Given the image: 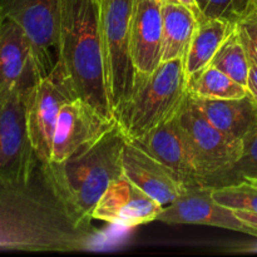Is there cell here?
Wrapping results in <instances>:
<instances>
[{
  "instance_id": "obj_1",
  "label": "cell",
  "mask_w": 257,
  "mask_h": 257,
  "mask_svg": "<svg viewBox=\"0 0 257 257\" xmlns=\"http://www.w3.org/2000/svg\"><path fill=\"white\" fill-rule=\"evenodd\" d=\"M99 240L94 228L73 221L43 162L29 180L0 175V251L80 252Z\"/></svg>"
},
{
  "instance_id": "obj_2",
  "label": "cell",
  "mask_w": 257,
  "mask_h": 257,
  "mask_svg": "<svg viewBox=\"0 0 257 257\" xmlns=\"http://www.w3.org/2000/svg\"><path fill=\"white\" fill-rule=\"evenodd\" d=\"M58 64L50 75L73 98L114 118L103 69L98 0H60Z\"/></svg>"
},
{
  "instance_id": "obj_3",
  "label": "cell",
  "mask_w": 257,
  "mask_h": 257,
  "mask_svg": "<svg viewBox=\"0 0 257 257\" xmlns=\"http://www.w3.org/2000/svg\"><path fill=\"white\" fill-rule=\"evenodd\" d=\"M125 137L114 125L100 140L62 162L45 165L58 197L78 226L93 227V211L113 180L123 175Z\"/></svg>"
},
{
  "instance_id": "obj_4",
  "label": "cell",
  "mask_w": 257,
  "mask_h": 257,
  "mask_svg": "<svg viewBox=\"0 0 257 257\" xmlns=\"http://www.w3.org/2000/svg\"><path fill=\"white\" fill-rule=\"evenodd\" d=\"M188 95L185 58L162 62L151 74H136L132 94L114 118L125 140H138L177 115Z\"/></svg>"
},
{
  "instance_id": "obj_5",
  "label": "cell",
  "mask_w": 257,
  "mask_h": 257,
  "mask_svg": "<svg viewBox=\"0 0 257 257\" xmlns=\"http://www.w3.org/2000/svg\"><path fill=\"white\" fill-rule=\"evenodd\" d=\"M135 0H100L99 35L109 104L115 114L131 97L136 69L131 54V20Z\"/></svg>"
},
{
  "instance_id": "obj_6",
  "label": "cell",
  "mask_w": 257,
  "mask_h": 257,
  "mask_svg": "<svg viewBox=\"0 0 257 257\" xmlns=\"http://www.w3.org/2000/svg\"><path fill=\"white\" fill-rule=\"evenodd\" d=\"M178 118L203 185L212 188L221 186L240 158L242 141L230 137L208 122L190 97Z\"/></svg>"
},
{
  "instance_id": "obj_7",
  "label": "cell",
  "mask_w": 257,
  "mask_h": 257,
  "mask_svg": "<svg viewBox=\"0 0 257 257\" xmlns=\"http://www.w3.org/2000/svg\"><path fill=\"white\" fill-rule=\"evenodd\" d=\"M32 88L0 87V175L29 180L40 165L28 135L27 97Z\"/></svg>"
},
{
  "instance_id": "obj_8",
  "label": "cell",
  "mask_w": 257,
  "mask_h": 257,
  "mask_svg": "<svg viewBox=\"0 0 257 257\" xmlns=\"http://www.w3.org/2000/svg\"><path fill=\"white\" fill-rule=\"evenodd\" d=\"M60 0H0L3 15L17 22L34 48L40 78L48 77L58 64V28Z\"/></svg>"
},
{
  "instance_id": "obj_9",
  "label": "cell",
  "mask_w": 257,
  "mask_h": 257,
  "mask_svg": "<svg viewBox=\"0 0 257 257\" xmlns=\"http://www.w3.org/2000/svg\"><path fill=\"white\" fill-rule=\"evenodd\" d=\"M115 124V118L104 117L84 100H69L59 112L50 162H62L72 157L100 140Z\"/></svg>"
},
{
  "instance_id": "obj_10",
  "label": "cell",
  "mask_w": 257,
  "mask_h": 257,
  "mask_svg": "<svg viewBox=\"0 0 257 257\" xmlns=\"http://www.w3.org/2000/svg\"><path fill=\"white\" fill-rule=\"evenodd\" d=\"M75 99L53 75L42 77L27 97V127L40 162H50L55 125L63 105Z\"/></svg>"
},
{
  "instance_id": "obj_11",
  "label": "cell",
  "mask_w": 257,
  "mask_h": 257,
  "mask_svg": "<svg viewBox=\"0 0 257 257\" xmlns=\"http://www.w3.org/2000/svg\"><path fill=\"white\" fill-rule=\"evenodd\" d=\"M157 221L170 225L211 226L252 236V231L233 210L213 200L212 187L205 185L186 186L180 197L163 207Z\"/></svg>"
},
{
  "instance_id": "obj_12",
  "label": "cell",
  "mask_w": 257,
  "mask_h": 257,
  "mask_svg": "<svg viewBox=\"0 0 257 257\" xmlns=\"http://www.w3.org/2000/svg\"><path fill=\"white\" fill-rule=\"evenodd\" d=\"M163 206L124 175L113 180L98 201L93 220L122 227H137L156 221Z\"/></svg>"
},
{
  "instance_id": "obj_13",
  "label": "cell",
  "mask_w": 257,
  "mask_h": 257,
  "mask_svg": "<svg viewBox=\"0 0 257 257\" xmlns=\"http://www.w3.org/2000/svg\"><path fill=\"white\" fill-rule=\"evenodd\" d=\"M123 175L147 195L165 206L185 191L182 178L168 166L151 156L132 141L125 140L122 150Z\"/></svg>"
},
{
  "instance_id": "obj_14",
  "label": "cell",
  "mask_w": 257,
  "mask_h": 257,
  "mask_svg": "<svg viewBox=\"0 0 257 257\" xmlns=\"http://www.w3.org/2000/svg\"><path fill=\"white\" fill-rule=\"evenodd\" d=\"M132 142L172 168L186 186L203 185L183 135L178 114Z\"/></svg>"
},
{
  "instance_id": "obj_15",
  "label": "cell",
  "mask_w": 257,
  "mask_h": 257,
  "mask_svg": "<svg viewBox=\"0 0 257 257\" xmlns=\"http://www.w3.org/2000/svg\"><path fill=\"white\" fill-rule=\"evenodd\" d=\"M39 78L32 40L17 22L4 17L0 23V87L30 89Z\"/></svg>"
},
{
  "instance_id": "obj_16",
  "label": "cell",
  "mask_w": 257,
  "mask_h": 257,
  "mask_svg": "<svg viewBox=\"0 0 257 257\" xmlns=\"http://www.w3.org/2000/svg\"><path fill=\"white\" fill-rule=\"evenodd\" d=\"M131 54L137 74H151L162 62V3L135 0Z\"/></svg>"
},
{
  "instance_id": "obj_17",
  "label": "cell",
  "mask_w": 257,
  "mask_h": 257,
  "mask_svg": "<svg viewBox=\"0 0 257 257\" xmlns=\"http://www.w3.org/2000/svg\"><path fill=\"white\" fill-rule=\"evenodd\" d=\"M190 97V100L216 128L230 137L243 140L257 124V103L247 94L236 99H202Z\"/></svg>"
},
{
  "instance_id": "obj_18",
  "label": "cell",
  "mask_w": 257,
  "mask_h": 257,
  "mask_svg": "<svg viewBox=\"0 0 257 257\" xmlns=\"http://www.w3.org/2000/svg\"><path fill=\"white\" fill-rule=\"evenodd\" d=\"M235 25L236 23L217 18L198 23L185 55V70L188 79L211 64L218 48Z\"/></svg>"
},
{
  "instance_id": "obj_19",
  "label": "cell",
  "mask_w": 257,
  "mask_h": 257,
  "mask_svg": "<svg viewBox=\"0 0 257 257\" xmlns=\"http://www.w3.org/2000/svg\"><path fill=\"white\" fill-rule=\"evenodd\" d=\"M197 25V18L182 4L162 3V62L185 58Z\"/></svg>"
},
{
  "instance_id": "obj_20",
  "label": "cell",
  "mask_w": 257,
  "mask_h": 257,
  "mask_svg": "<svg viewBox=\"0 0 257 257\" xmlns=\"http://www.w3.org/2000/svg\"><path fill=\"white\" fill-rule=\"evenodd\" d=\"M188 94L202 99H236L248 94L247 88L217 68H207L188 79Z\"/></svg>"
},
{
  "instance_id": "obj_21",
  "label": "cell",
  "mask_w": 257,
  "mask_h": 257,
  "mask_svg": "<svg viewBox=\"0 0 257 257\" xmlns=\"http://www.w3.org/2000/svg\"><path fill=\"white\" fill-rule=\"evenodd\" d=\"M221 72L232 78L235 82L247 87L248 78V58L245 44L241 39L237 25L233 27L230 34L226 37L217 53L213 57L211 64Z\"/></svg>"
},
{
  "instance_id": "obj_22",
  "label": "cell",
  "mask_w": 257,
  "mask_h": 257,
  "mask_svg": "<svg viewBox=\"0 0 257 257\" xmlns=\"http://www.w3.org/2000/svg\"><path fill=\"white\" fill-rule=\"evenodd\" d=\"M212 197L230 210L257 212V187L247 181L213 187Z\"/></svg>"
},
{
  "instance_id": "obj_23",
  "label": "cell",
  "mask_w": 257,
  "mask_h": 257,
  "mask_svg": "<svg viewBox=\"0 0 257 257\" xmlns=\"http://www.w3.org/2000/svg\"><path fill=\"white\" fill-rule=\"evenodd\" d=\"M250 178H257V124L243 137L240 158L225 176L221 186L237 183Z\"/></svg>"
},
{
  "instance_id": "obj_24",
  "label": "cell",
  "mask_w": 257,
  "mask_h": 257,
  "mask_svg": "<svg viewBox=\"0 0 257 257\" xmlns=\"http://www.w3.org/2000/svg\"><path fill=\"white\" fill-rule=\"evenodd\" d=\"M203 20L217 18L237 23L250 7L251 0H196Z\"/></svg>"
},
{
  "instance_id": "obj_25",
  "label": "cell",
  "mask_w": 257,
  "mask_h": 257,
  "mask_svg": "<svg viewBox=\"0 0 257 257\" xmlns=\"http://www.w3.org/2000/svg\"><path fill=\"white\" fill-rule=\"evenodd\" d=\"M243 44L257 55V2L251 0L242 17L236 23Z\"/></svg>"
},
{
  "instance_id": "obj_26",
  "label": "cell",
  "mask_w": 257,
  "mask_h": 257,
  "mask_svg": "<svg viewBox=\"0 0 257 257\" xmlns=\"http://www.w3.org/2000/svg\"><path fill=\"white\" fill-rule=\"evenodd\" d=\"M246 48L248 58V78H247V92L253 100L257 103V55L250 48Z\"/></svg>"
},
{
  "instance_id": "obj_27",
  "label": "cell",
  "mask_w": 257,
  "mask_h": 257,
  "mask_svg": "<svg viewBox=\"0 0 257 257\" xmlns=\"http://www.w3.org/2000/svg\"><path fill=\"white\" fill-rule=\"evenodd\" d=\"M235 215L252 231L253 237H257V212H251V211L242 210H233Z\"/></svg>"
},
{
  "instance_id": "obj_28",
  "label": "cell",
  "mask_w": 257,
  "mask_h": 257,
  "mask_svg": "<svg viewBox=\"0 0 257 257\" xmlns=\"http://www.w3.org/2000/svg\"><path fill=\"white\" fill-rule=\"evenodd\" d=\"M178 3H180V4H182L183 7L187 8V9H190L191 12L195 14V17L197 18L198 23L202 22L203 20L202 14H201V10H200V8H198V4L196 0H178Z\"/></svg>"
},
{
  "instance_id": "obj_29",
  "label": "cell",
  "mask_w": 257,
  "mask_h": 257,
  "mask_svg": "<svg viewBox=\"0 0 257 257\" xmlns=\"http://www.w3.org/2000/svg\"><path fill=\"white\" fill-rule=\"evenodd\" d=\"M243 181H247V182H250L251 185H253L255 187H257V178H250V180H243Z\"/></svg>"
},
{
  "instance_id": "obj_30",
  "label": "cell",
  "mask_w": 257,
  "mask_h": 257,
  "mask_svg": "<svg viewBox=\"0 0 257 257\" xmlns=\"http://www.w3.org/2000/svg\"><path fill=\"white\" fill-rule=\"evenodd\" d=\"M161 3H178V0H158Z\"/></svg>"
},
{
  "instance_id": "obj_31",
  "label": "cell",
  "mask_w": 257,
  "mask_h": 257,
  "mask_svg": "<svg viewBox=\"0 0 257 257\" xmlns=\"http://www.w3.org/2000/svg\"><path fill=\"white\" fill-rule=\"evenodd\" d=\"M3 18H4V15H3V13H2V10H0V23H2V20H3Z\"/></svg>"
},
{
  "instance_id": "obj_32",
  "label": "cell",
  "mask_w": 257,
  "mask_h": 257,
  "mask_svg": "<svg viewBox=\"0 0 257 257\" xmlns=\"http://www.w3.org/2000/svg\"><path fill=\"white\" fill-rule=\"evenodd\" d=\"M98 3H100V0H98Z\"/></svg>"
},
{
  "instance_id": "obj_33",
  "label": "cell",
  "mask_w": 257,
  "mask_h": 257,
  "mask_svg": "<svg viewBox=\"0 0 257 257\" xmlns=\"http://www.w3.org/2000/svg\"><path fill=\"white\" fill-rule=\"evenodd\" d=\"M256 2H257V0H256Z\"/></svg>"
}]
</instances>
